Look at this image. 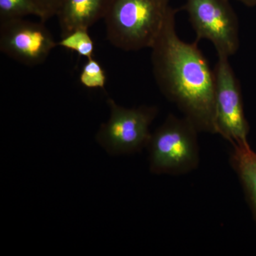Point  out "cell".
<instances>
[{
    "label": "cell",
    "instance_id": "obj_1",
    "mask_svg": "<svg viewBox=\"0 0 256 256\" xmlns=\"http://www.w3.org/2000/svg\"><path fill=\"white\" fill-rule=\"evenodd\" d=\"M173 8L152 46L153 75L164 97L200 132L217 134L215 122V74L198 46L182 40Z\"/></svg>",
    "mask_w": 256,
    "mask_h": 256
},
{
    "label": "cell",
    "instance_id": "obj_2",
    "mask_svg": "<svg viewBox=\"0 0 256 256\" xmlns=\"http://www.w3.org/2000/svg\"><path fill=\"white\" fill-rule=\"evenodd\" d=\"M168 0H112L104 18L108 40L126 52L151 48L173 9Z\"/></svg>",
    "mask_w": 256,
    "mask_h": 256
},
{
    "label": "cell",
    "instance_id": "obj_3",
    "mask_svg": "<svg viewBox=\"0 0 256 256\" xmlns=\"http://www.w3.org/2000/svg\"><path fill=\"white\" fill-rule=\"evenodd\" d=\"M198 132L190 120L168 114L152 133L148 146L151 172L182 175L196 170L200 162Z\"/></svg>",
    "mask_w": 256,
    "mask_h": 256
},
{
    "label": "cell",
    "instance_id": "obj_4",
    "mask_svg": "<svg viewBox=\"0 0 256 256\" xmlns=\"http://www.w3.org/2000/svg\"><path fill=\"white\" fill-rule=\"evenodd\" d=\"M110 117L101 124L96 140L112 156L133 154L148 146L152 133L150 127L158 116L156 106H141L127 108L108 98Z\"/></svg>",
    "mask_w": 256,
    "mask_h": 256
},
{
    "label": "cell",
    "instance_id": "obj_5",
    "mask_svg": "<svg viewBox=\"0 0 256 256\" xmlns=\"http://www.w3.org/2000/svg\"><path fill=\"white\" fill-rule=\"evenodd\" d=\"M230 0H185L183 9L196 34V40H208L217 54L230 58L240 46L238 16Z\"/></svg>",
    "mask_w": 256,
    "mask_h": 256
},
{
    "label": "cell",
    "instance_id": "obj_6",
    "mask_svg": "<svg viewBox=\"0 0 256 256\" xmlns=\"http://www.w3.org/2000/svg\"><path fill=\"white\" fill-rule=\"evenodd\" d=\"M214 70L216 133L232 146H247L250 127L244 114L240 82L229 57L218 54Z\"/></svg>",
    "mask_w": 256,
    "mask_h": 256
},
{
    "label": "cell",
    "instance_id": "obj_7",
    "mask_svg": "<svg viewBox=\"0 0 256 256\" xmlns=\"http://www.w3.org/2000/svg\"><path fill=\"white\" fill-rule=\"evenodd\" d=\"M57 46L58 42L43 22L24 18L0 20V50L18 63L40 65Z\"/></svg>",
    "mask_w": 256,
    "mask_h": 256
},
{
    "label": "cell",
    "instance_id": "obj_8",
    "mask_svg": "<svg viewBox=\"0 0 256 256\" xmlns=\"http://www.w3.org/2000/svg\"><path fill=\"white\" fill-rule=\"evenodd\" d=\"M112 0H63L56 16L62 37L104 20Z\"/></svg>",
    "mask_w": 256,
    "mask_h": 256
},
{
    "label": "cell",
    "instance_id": "obj_9",
    "mask_svg": "<svg viewBox=\"0 0 256 256\" xmlns=\"http://www.w3.org/2000/svg\"><path fill=\"white\" fill-rule=\"evenodd\" d=\"M230 163L238 176L256 224V152L249 144L234 146Z\"/></svg>",
    "mask_w": 256,
    "mask_h": 256
},
{
    "label": "cell",
    "instance_id": "obj_10",
    "mask_svg": "<svg viewBox=\"0 0 256 256\" xmlns=\"http://www.w3.org/2000/svg\"><path fill=\"white\" fill-rule=\"evenodd\" d=\"M58 46L76 52L87 60L94 58L95 44L88 28H78L62 36Z\"/></svg>",
    "mask_w": 256,
    "mask_h": 256
},
{
    "label": "cell",
    "instance_id": "obj_11",
    "mask_svg": "<svg viewBox=\"0 0 256 256\" xmlns=\"http://www.w3.org/2000/svg\"><path fill=\"white\" fill-rule=\"evenodd\" d=\"M28 16H36L44 22L43 13L33 0H0V20Z\"/></svg>",
    "mask_w": 256,
    "mask_h": 256
},
{
    "label": "cell",
    "instance_id": "obj_12",
    "mask_svg": "<svg viewBox=\"0 0 256 256\" xmlns=\"http://www.w3.org/2000/svg\"><path fill=\"white\" fill-rule=\"evenodd\" d=\"M79 80L84 87L90 89H105L107 76L100 62L94 58L87 60L82 66Z\"/></svg>",
    "mask_w": 256,
    "mask_h": 256
},
{
    "label": "cell",
    "instance_id": "obj_13",
    "mask_svg": "<svg viewBox=\"0 0 256 256\" xmlns=\"http://www.w3.org/2000/svg\"><path fill=\"white\" fill-rule=\"evenodd\" d=\"M44 16V22L56 16L63 0H33Z\"/></svg>",
    "mask_w": 256,
    "mask_h": 256
},
{
    "label": "cell",
    "instance_id": "obj_14",
    "mask_svg": "<svg viewBox=\"0 0 256 256\" xmlns=\"http://www.w3.org/2000/svg\"><path fill=\"white\" fill-rule=\"evenodd\" d=\"M230 1H236L242 4L246 5V6H249V8H252V6H256V0H230Z\"/></svg>",
    "mask_w": 256,
    "mask_h": 256
},
{
    "label": "cell",
    "instance_id": "obj_15",
    "mask_svg": "<svg viewBox=\"0 0 256 256\" xmlns=\"http://www.w3.org/2000/svg\"><path fill=\"white\" fill-rule=\"evenodd\" d=\"M168 1H169V2H170V0H168Z\"/></svg>",
    "mask_w": 256,
    "mask_h": 256
}]
</instances>
